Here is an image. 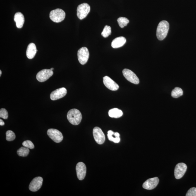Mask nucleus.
I'll return each mask as SVG.
<instances>
[{
    "label": "nucleus",
    "mask_w": 196,
    "mask_h": 196,
    "mask_svg": "<svg viewBox=\"0 0 196 196\" xmlns=\"http://www.w3.org/2000/svg\"><path fill=\"white\" fill-rule=\"evenodd\" d=\"M118 23L120 27L121 28H124L128 25L129 22L128 19L125 18V17H120L117 19Z\"/></svg>",
    "instance_id": "4be33fe9"
},
{
    "label": "nucleus",
    "mask_w": 196,
    "mask_h": 196,
    "mask_svg": "<svg viewBox=\"0 0 196 196\" xmlns=\"http://www.w3.org/2000/svg\"><path fill=\"white\" fill-rule=\"evenodd\" d=\"M0 125H1V126H3V125H4V121L1 119H0Z\"/></svg>",
    "instance_id": "c85d7f7f"
},
{
    "label": "nucleus",
    "mask_w": 196,
    "mask_h": 196,
    "mask_svg": "<svg viewBox=\"0 0 196 196\" xmlns=\"http://www.w3.org/2000/svg\"><path fill=\"white\" fill-rule=\"evenodd\" d=\"M187 169V165L184 163H180L177 164L174 170L175 178L177 180L181 178L186 172Z\"/></svg>",
    "instance_id": "9d476101"
},
{
    "label": "nucleus",
    "mask_w": 196,
    "mask_h": 196,
    "mask_svg": "<svg viewBox=\"0 0 196 196\" xmlns=\"http://www.w3.org/2000/svg\"><path fill=\"white\" fill-rule=\"evenodd\" d=\"M0 117L4 119H7L8 118L7 111L4 108H1L0 110Z\"/></svg>",
    "instance_id": "bb28decb"
},
{
    "label": "nucleus",
    "mask_w": 196,
    "mask_h": 196,
    "mask_svg": "<svg viewBox=\"0 0 196 196\" xmlns=\"http://www.w3.org/2000/svg\"><path fill=\"white\" fill-rule=\"evenodd\" d=\"M103 83L107 88L111 91H116L119 89L118 84L108 76L103 77Z\"/></svg>",
    "instance_id": "2eb2a0df"
},
{
    "label": "nucleus",
    "mask_w": 196,
    "mask_h": 196,
    "mask_svg": "<svg viewBox=\"0 0 196 196\" xmlns=\"http://www.w3.org/2000/svg\"><path fill=\"white\" fill-rule=\"evenodd\" d=\"M65 15V12L63 10L57 8L50 12L49 17L52 21L55 23H59L64 20Z\"/></svg>",
    "instance_id": "7ed1b4c3"
},
{
    "label": "nucleus",
    "mask_w": 196,
    "mask_h": 196,
    "mask_svg": "<svg viewBox=\"0 0 196 196\" xmlns=\"http://www.w3.org/2000/svg\"><path fill=\"white\" fill-rule=\"evenodd\" d=\"M30 150L28 148L22 147L17 150V153L18 155L20 156L25 157L28 155Z\"/></svg>",
    "instance_id": "aec40b11"
},
{
    "label": "nucleus",
    "mask_w": 196,
    "mask_h": 196,
    "mask_svg": "<svg viewBox=\"0 0 196 196\" xmlns=\"http://www.w3.org/2000/svg\"><path fill=\"white\" fill-rule=\"evenodd\" d=\"M114 135L116 137H120V134L118 132H116V133H114Z\"/></svg>",
    "instance_id": "c756f323"
},
{
    "label": "nucleus",
    "mask_w": 196,
    "mask_h": 196,
    "mask_svg": "<svg viewBox=\"0 0 196 196\" xmlns=\"http://www.w3.org/2000/svg\"><path fill=\"white\" fill-rule=\"evenodd\" d=\"M67 94V90L65 88H61L53 91L50 94L51 100H56L64 97Z\"/></svg>",
    "instance_id": "ddd939ff"
},
{
    "label": "nucleus",
    "mask_w": 196,
    "mask_h": 196,
    "mask_svg": "<svg viewBox=\"0 0 196 196\" xmlns=\"http://www.w3.org/2000/svg\"><path fill=\"white\" fill-rule=\"evenodd\" d=\"M76 171L78 179L81 180H83L87 173V168L85 165L82 162H79L76 165Z\"/></svg>",
    "instance_id": "f8f14e48"
},
{
    "label": "nucleus",
    "mask_w": 196,
    "mask_h": 196,
    "mask_svg": "<svg viewBox=\"0 0 196 196\" xmlns=\"http://www.w3.org/2000/svg\"><path fill=\"white\" fill-rule=\"evenodd\" d=\"M108 114L111 118H118L123 116V112L121 110L115 108L110 110Z\"/></svg>",
    "instance_id": "6ab92c4d"
},
{
    "label": "nucleus",
    "mask_w": 196,
    "mask_h": 196,
    "mask_svg": "<svg viewBox=\"0 0 196 196\" xmlns=\"http://www.w3.org/2000/svg\"><path fill=\"white\" fill-rule=\"evenodd\" d=\"M14 20L16 23L17 28H21L23 27L25 23V17L22 13L18 12L14 15Z\"/></svg>",
    "instance_id": "f3484780"
},
{
    "label": "nucleus",
    "mask_w": 196,
    "mask_h": 196,
    "mask_svg": "<svg viewBox=\"0 0 196 196\" xmlns=\"http://www.w3.org/2000/svg\"><path fill=\"white\" fill-rule=\"evenodd\" d=\"M123 73L125 79L131 83L138 84L140 82L138 77L132 70L128 69H125L123 70Z\"/></svg>",
    "instance_id": "0eeeda50"
},
{
    "label": "nucleus",
    "mask_w": 196,
    "mask_h": 196,
    "mask_svg": "<svg viewBox=\"0 0 196 196\" xmlns=\"http://www.w3.org/2000/svg\"><path fill=\"white\" fill-rule=\"evenodd\" d=\"M186 196H196V188L192 187L187 192Z\"/></svg>",
    "instance_id": "cd10ccee"
},
{
    "label": "nucleus",
    "mask_w": 196,
    "mask_h": 196,
    "mask_svg": "<svg viewBox=\"0 0 196 196\" xmlns=\"http://www.w3.org/2000/svg\"><path fill=\"white\" fill-rule=\"evenodd\" d=\"M47 135L49 138L56 143L61 142L62 141L63 136L60 131L56 129H50L48 130Z\"/></svg>",
    "instance_id": "39448f33"
},
{
    "label": "nucleus",
    "mask_w": 196,
    "mask_h": 196,
    "mask_svg": "<svg viewBox=\"0 0 196 196\" xmlns=\"http://www.w3.org/2000/svg\"><path fill=\"white\" fill-rule=\"evenodd\" d=\"M1 73H1V70H0V76H1Z\"/></svg>",
    "instance_id": "7c9ffc66"
},
{
    "label": "nucleus",
    "mask_w": 196,
    "mask_h": 196,
    "mask_svg": "<svg viewBox=\"0 0 196 196\" xmlns=\"http://www.w3.org/2000/svg\"><path fill=\"white\" fill-rule=\"evenodd\" d=\"M111 28L109 26L106 25L105 27L104 30L101 33V35L105 38L111 35Z\"/></svg>",
    "instance_id": "b1692460"
},
{
    "label": "nucleus",
    "mask_w": 196,
    "mask_h": 196,
    "mask_svg": "<svg viewBox=\"0 0 196 196\" xmlns=\"http://www.w3.org/2000/svg\"><path fill=\"white\" fill-rule=\"evenodd\" d=\"M67 118L70 123L77 125L79 124L81 122L82 115L79 110L73 109L68 111L67 114Z\"/></svg>",
    "instance_id": "f03ea898"
},
{
    "label": "nucleus",
    "mask_w": 196,
    "mask_h": 196,
    "mask_svg": "<svg viewBox=\"0 0 196 196\" xmlns=\"http://www.w3.org/2000/svg\"><path fill=\"white\" fill-rule=\"evenodd\" d=\"M90 6L86 3H82L77 7V15L80 20L86 18L90 11Z\"/></svg>",
    "instance_id": "20e7f679"
},
{
    "label": "nucleus",
    "mask_w": 196,
    "mask_h": 196,
    "mask_svg": "<svg viewBox=\"0 0 196 196\" xmlns=\"http://www.w3.org/2000/svg\"><path fill=\"white\" fill-rule=\"evenodd\" d=\"M94 138L98 144L101 145L104 143L105 138L104 133L101 128L98 127L94 128L93 131Z\"/></svg>",
    "instance_id": "6e6552de"
},
{
    "label": "nucleus",
    "mask_w": 196,
    "mask_h": 196,
    "mask_svg": "<svg viewBox=\"0 0 196 196\" xmlns=\"http://www.w3.org/2000/svg\"><path fill=\"white\" fill-rule=\"evenodd\" d=\"M126 42V39L123 37H120L116 38L113 40L111 46L114 49H117L123 46Z\"/></svg>",
    "instance_id": "a211bd4d"
},
{
    "label": "nucleus",
    "mask_w": 196,
    "mask_h": 196,
    "mask_svg": "<svg viewBox=\"0 0 196 196\" xmlns=\"http://www.w3.org/2000/svg\"><path fill=\"white\" fill-rule=\"evenodd\" d=\"M159 182V179L158 177L149 179L144 182L142 187L143 188L147 190H153L157 186Z\"/></svg>",
    "instance_id": "4468645a"
},
{
    "label": "nucleus",
    "mask_w": 196,
    "mask_h": 196,
    "mask_svg": "<svg viewBox=\"0 0 196 196\" xmlns=\"http://www.w3.org/2000/svg\"><path fill=\"white\" fill-rule=\"evenodd\" d=\"M50 70H54V68H51L50 69Z\"/></svg>",
    "instance_id": "2f4dec72"
},
{
    "label": "nucleus",
    "mask_w": 196,
    "mask_h": 196,
    "mask_svg": "<svg viewBox=\"0 0 196 196\" xmlns=\"http://www.w3.org/2000/svg\"><path fill=\"white\" fill-rule=\"evenodd\" d=\"M43 182V179L41 177H38L34 178L29 185V190L32 192L37 191L42 187Z\"/></svg>",
    "instance_id": "9b49d317"
},
{
    "label": "nucleus",
    "mask_w": 196,
    "mask_h": 196,
    "mask_svg": "<svg viewBox=\"0 0 196 196\" xmlns=\"http://www.w3.org/2000/svg\"><path fill=\"white\" fill-rule=\"evenodd\" d=\"M22 145L23 147L30 149H33L35 147L33 143L31 141L28 140L24 141Z\"/></svg>",
    "instance_id": "a878e982"
},
{
    "label": "nucleus",
    "mask_w": 196,
    "mask_h": 196,
    "mask_svg": "<svg viewBox=\"0 0 196 196\" xmlns=\"http://www.w3.org/2000/svg\"><path fill=\"white\" fill-rule=\"evenodd\" d=\"M77 56L79 61L81 64H85L89 58V53L88 49L85 47L81 48L77 52Z\"/></svg>",
    "instance_id": "423d86ee"
},
{
    "label": "nucleus",
    "mask_w": 196,
    "mask_h": 196,
    "mask_svg": "<svg viewBox=\"0 0 196 196\" xmlns=\"http://www.w3.org/2000/svg\"><path fill=\"white\" fill-rule=\"evenodd\" d=\"M169 28V24L167 21L163 20L159 23L156 29V35L159 40H162L167 36Z\"/></svg>",
    "instance_id": "f257e3e1"
},
{
    "label": "nucleus",
    "mask_w": 196,
    "mask_h": 196,
    "mask_svg": "<svg viewBox=\"0 0 196 196\" xmlns=\"http://www.w3.org/2000/svg\"><path fill=\"white\" fill-rule=\"evenodd\" d=\"M114 132L111 130L108 131V137L109 140L111 141H113L116 143H119L120 141V138L119 137H116L114 138L113 137V135H114Z\"/></svg>",
    "instance_id": "5701e85b"
},
{
    "label": "nucleus",
    "mask_w": 196,
    "mask_h": 196,
    "mask_svg": "<svg viewBox=\"0 0 196 196\" xmlns=\"http://www.w3.org/2000/svg\"><path fill=\"white\" fill-rule=\"evenodd\" d=\"M6 139L8 141L14 140L16 138V135L14 132L11 130L7 131L6 132Z\"/></svg>",
    "instance_id": "393cba45"
},
{
    "label": "nucleus",
    "mask_w": 196,
    "mask_h": 196,
    "mask_svg": "<svg viewBox=\"0 0 196 196\" xmlns=\"http://www.w3.org/2000/svg\"><path fill=\"white\" fill-rule=\"evenodd\" d=\"M183 92L182 89L179 87H176L172 91L171 95L172 97L174 98H177L183 95Z\"/></svg>",
    "instance_id": "412c9836"
},
{
    "label": "nucleus",
    "mask_w": 196,
    "mask_h": 196,
    "mask_svg": "<svg viewBox=\"0 0 196 196\" xmlns=\"http://www.w3.org/2000/svg\"><path fill=\"white\" fill-rule=\"evenodd\" d=\"M53 73V70L50 69H43L38 73L36 77L39 82H43L49 79Z\"/></svg>",
    "instance_id": "1a4fd4ad"
},
{
    "label": "nucleus",
    "mask_w": 196,
    "mask_h": 196,
    "mask_svg": "<svg viewBox=\"0 0 196 196\" xmlns=\"http://www.w3.org/2000/svg\"><path fill=\"white\" fill-rule=\"evenodd\" d=\"M37 51L36 45L34 43H31L27 47L26 51V55L29 59L34 58Z\"/></svg>",
    "instance_id": "dca6fc26"
}]
</instances>
